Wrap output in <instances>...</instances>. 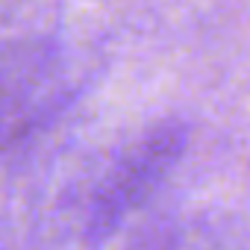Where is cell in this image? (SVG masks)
<instances>
[{"label": "cell", "instance_id": "6da1fadb", "mask_svg": "<svg viewBox=\"0 0 250 250\" xmlns=\"http://www.w3.org/2000/svg\"><path fill=\"white\" fill-rule=\"evenodd\" d=\"M188 147V127L177 118L159 121L145 136H139L106 171L91 194L85 235L91 241L112 238L121 224L142 209L153 191L168 180Z\"/></svg>", "mask_w": 250, "mask_h": 250}, {"label": "cell", "instance_id": "7a4b0ae2", "mask_svg": "<svg viewBox=\"0 0 250 250\" xmlns=\"http://www.w3.org/2000/svg\"><path fill=\"white\" fill-rule=\"evenodd\" d=\"M56 74V53L47 44L24 42L0 47V136L24 127L33 106Z\"/></svg>", "mask_w": 250, "mask_h": 250}]
</instances>
